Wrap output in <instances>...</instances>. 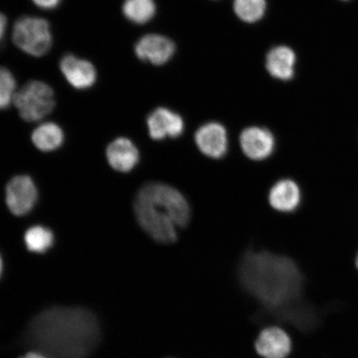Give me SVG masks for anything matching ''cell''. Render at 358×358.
Instances as JSON below:
<instances>
[{
    "instance_id": "cell-1",
    "label": "cell",
    "mask_w": 358,
    "mask_h": 358,
    "mask_svg": "<svg viewBox=\"0 0 358 358\" xmlns=\"http://www.w3.org/2000/svg\"><path fill=\"white\" fill-rule=\"evenodd\" d=\"M95 313L83 307L46 308L27 324L22 341L31 351L49 358H87L101 340Z\"/></svg>"
},
{
    "instance_id": "cell-2",
    "label": "cell",
    "mask_w": 358,
    "mask_h": 358,
    "mask_svg": "<svg viewBox=\"0 0 358 358\" xmlns=\"http://www.w3.org/2000/svg\"><path fill=\"white\" fill-rule=\"evenodd\" d=\"M238 279L263 310L296 303L303 285L301 271L292 259L267 250L245 252L239 264Z\"/></svg>"
},
{
    "instance_id": "cell-3",
    "label": "cell",
    "mask_w": 358,
    "mask_h": 358,
    "mask_svg": "<svg viewBox=\"0 0 358 358\" xmlns=\"http://www.w3.org/2000/svg\"><path fill=\"white\" fill-rule=\"evenodd\" d=\"M134 213L142 229L157 243L171 244L190 220L185 196L174 187L158 182L141 187L134 201Z\"/></svg>"
},
{
    "instance_id": "cell-4",
    "label": "cell",
    "mask_w": 358,
    "mask_h": 358,
    "mask_svg": "<svg viewBox=\"0 0 358 358\" xmlns=\"http://www.w3.org/2000/svg\"><path fill=\"white\" fill-rule=\"evenodd\" d=\"M12 38L22 52L36 57L46 55L52 46L51 26L39 17H20L13 26Z\"/></svg>"
},
{
    "instance_id": "cell-5",
    "label": "cell",
    "mask_w": 358,
    "mask_h": 358,
    "mask_svg": "<svg viewBox=\"0 0 358 358\" xmlns=\"http://www.w3.org/2000/svg\"><path fill=\"white\" fill-rule=\"evenodd\" d=\"M13 104L25 122H39L55 109V92L45 83L30 80L17 91Z\"/></svg>"
},
{
    "instance_id": "cell-6",
    "label": "cell",
    "mask_w": 358,
    "mask_h": 358,
    "mask_svg": "<svg viewBox=\"0 0 358 358\" xmlns=\"http://www.w3.org/2000/svg\"><path fill=\"white\" fill-rule=\"evenodd\" d=\"M6 204L15 216L21 217L32 211L38 200V190L33 179L27 176L13 178L6 186Z\"/></svg>"
},
{
    "instance_id": "cell-7",
    "label": "cell",
    "mask_w": 358,
    "mask_h": 358,
    "mask_svg": "<svg viewBox=\"0 0 358 358\" xmlns=\"http://www.w3.org/2000/svg\"><path fill=\"white\" fill-rule=\"evenodd\" d=\"M240 145L250 159L265 160L275 150V138L266 128L252 127L241 133Z\"/></svg>"
},
{
    "instance_id": "cell-8",
    "label": "cell",
    "mask_w": 358,
    "mask_h": 358,
    "mask_svg": "<svg viewBox=\"0 0 358 358\" xmlns=\"http://www.w3.org/2000/svg\"><path fill=\"white\" fill-rule=\"evenodd\" d=\"M147 125L150 136L155 141L176 138L185 131V122L181 115L164 107L151 112L147 118Z\"/></svg>"
},
{
    "instance_id": "cell-9",
    "label": "cell",
    "mask_w": 358,
    "mask_h": 358,
    "mask_svg": "<svg viewBox=\"0 0 358 358\" xmlns=\"http://www.w3.org/2000/svg\"><path fill=\"white\" fill-rule=\"evenodd\" d=\"M195 143L201 153L219 159L227 153L228 137L225 127L217 122L201 125L195 133Z\"/></svg>"
},
{
    "instance_id": "cell-10",
    "label": "cell",
    "mask_w": 358,
    "mask_h": 358,
    "mask_svg": "<svg viewBox=\"0 0 358 358\" xmlns=\"http://www.w3.org/2000/svg\"><path fill=\"white\" fill-rule=\"evenodd\" d=\"M292 340L279 327H268L259 334L255 348L263 358H287L292 352Z\"/></svg>"
},
{
    "instance_id": "cell-11",
    "label": "cell",
    "mask_w": 358,
    "mask_h": 358,
    "mask_svg": "<svg viewBox=\"0 0 358 358\" xmlns=\"http://www.w3.org/2000/svg\"><path fill=\"white\" fill-rule=\"evenodd\" d=\"M60 70L67 83L78 90L91 88L96 82V67L91 62L73 55H66L62 58Z\"/></svg>"
},
{
    "instance_id": "cell-12",
    "label": "cell",
    "mask_w": 358,
    "mask_h": 358,
    "mask_svg": "<svg viewBox=\"0 0 358 358\" xmlns=\"http://www.w3.org/2000/svg\"><path fill=\"white\" fill-rule=\"evenodd\" d=\"M134 51L142 61L154 65H163L173 57L176 45L164 36L148 34L138 40Z\"/></svg>"
},
{
    "instance_id": "cell-13",
    "label": "cell",
    "mask_w": 358,
    "mask_h": 358,
    "mask_svg": "<svg viewBox=\"0 0 358 358\" xmlns=\"http://www.w3.org/2000/svg\"><path fill=\"white\" fill-rule=\"evenodd\" d=\"M106 158L112 169L120 173H128L140 161V152L129 138H118L107 147Z\"/></svg>"
},
{
    "instance_id": "cell-14",
    "label": "cell",
    "mask_w": 358,
    "mask_h": 358,
    "mask_svg": "<svg viewBox=\"0 0 358 358\" xmlns=\"http://www.w3.org/2000/svg\"><path fill=\"white\" fill-rule=\"evenodd\" d=\"M301 187L292 179L285 178L277 182L268 194L271 207L281 213H292L301 205Z\"/></svg>"
},
{
    "instance_id": "cell-15",
    "label": "cell",
    "mask_w": 358,
    "mask_h": 358,
    "mask_svg": "<svg viewBox=\"0 0 358 358\" xmlns=\"http://www.w3.org/2000/svg\"><path fill=\"white\" fill-rule=\"evenodd\" d=\"M294 52L292 49L280 46L271 49L266 57V69L273 78L281 80L293 78L295 64Z\"/></svg>"
},
{
    "instance_id": "cell-16",
    "label": "cell",
    "mask_w": 358,
    "mask_h": 358,
    "mask_svg": "<svg viewBox=\"0 0 358 358\" xmlns=\"http://www.w3.org/2000/svg\"><path fill=\"white\" fill-rule=\"evenodd\" d=\"M64 141V134L62 129L52 122L40 124L32 134L34 145L43 152L56 150Z\"/></svg>"
},
{
    "instance_id": "cell-17",
    "label": "cell",
    "mask_w": 358,
    "mask_h": 358,
    "mask_svg": "<svg viewBox=\"0 0 358 358\" xmlns=\"http://www.w3.org/2000/svg\"><path fill=\"white\" fill-rule=\"evenodd\" d=\"M123 15L136 24H145L153 19L156 6L154 0H125Z\"/></svg>"
},
{
    "instance_id": "cell-18",
    "label": "cell",
    "mask_w": 358,
    "mask_h": 358,
    "mask_svg": "<svg viewBox=\"0 0 358 358\" xmlns=\"http://www.w3.org/2000/svg\"><path fill=\"white\" fill-rule=\"evenodd\" d=\"M24 243L29 252L43 254L55 243V236L47 227L35 226L25 232Z\"/></svg>"
},
{
    "instance_id": "cell-19",
    "label": "cell",
    "mask_w": 358,
    "mask_h": 358,
    "mask_svg": "<svg viewBox=\"0 0 358 358\" xmlns=\"http://www.w3.org/2000/svg\"><path fill=\"white\" fill-rule=\"evenodd\" d=\"M266 0H234V10L241 20L255 22L265 15Z\"/></svg>"
},
{
    "instance_id": "cell-20",
    "label": "cell",
    "mask_w": 358,
    "mask_h": 358,
    "mask_svg": "<svg viewBox=\"0 0 358 358\" xmlns=\"http://www.w3.org/2000/svg\"><path fill=\"white\" fill-rule=\"evenodd\" d=\"M16 92L15 76L6 67L0 66V110H6L11 105Z\"/></svg>"
},
{
    "instance_id": "cell-21",
    "label": "cell",
    "mask_w": 358,
    "mask_h": 358,
    "mask_svg": "<svg viewBox=\"0 0 358 358\" xmlns=\"http://www.w3.org/2000/svg\"><path fill=\"white\" fill-rule=\"evenodd\" d=\"M61 1L62 0H32L36 6L44 10H55Z\"/></svg>"
},
{
    "instance_id": "cell-22",
    "label": "cell",
    "mask_w": 358,
    "mask_h": 358,
    "mask_svg": "<svg viewBox=\"0 0 358 358\" xmlns=\"http://www.w3.org/2000/svg\"><path fill=\"white\" fill-rule=\"evenodd\" d=\"M8 28V20L3 13L0 12V43L3 42L4 37H6V31Z\"/></svg>"
},
{
    "instance_id": "cell-23",
    "label": "cell",
    "mask_w": 358,
    "mask_h": 358,
    "mask_svg": "<svg viewBox=\"0 0 358 358\" xmlns=\"http://www.w3.org/2000/svg\"><path fill=\"white\" fill-rule=\"evenodd\" d=\"M20 358H49L46 355H43V353L36 351H30L28 353H26L24 356H22Z\"/></svg>"
},
{
    "instance_id": "cell-24",
    "label": "cell",
    "mask_w": 358,
    "mask_h": 358,
    "mask_svg": "<svg viewBox=\"0 0 358 358\" xmlns=\"http://www.w3.org/2000/svg\"><path fill=\"white\" fill-rule=\"evenodd\" d=\"M2 272H3V261H2L1 256H0V278H1Z\"/></svg>"
},
{
    "instance_id": "cell-25",
    "label": "cell",
    "mask_w": 358,
    "mask_h": 358,
    "mask_svg": "<svg viewBox=\"0 0 358 358\" xmlns=\"http://www.w3.org/2000/svg\"><path fill=\"white\" fill-rule=\"evenodd\" d=\"M355 266H356L357 270L358 271V252H357V256L355 257Z\"/></svg>"
}]
</instances>
